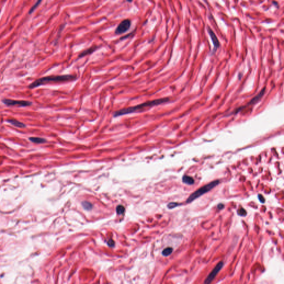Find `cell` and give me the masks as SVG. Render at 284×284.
<instances>
[{
    "mask_svg": "<svg viewBox=\"0 0 284 284\" xmlns=\"http://www.w3.org/2000/svg\"><path fill=\"white\" fill-rule=\"evenodd\" d=\"M169 101V98H163L156 99L152 101H149L146 102H144L141 104H138L137 105L130 107L128 108H124L123 109H120L115 111L113 113L114 117H117L121 115H128L133 113L142 112L148 109H149L154 106L158 105L160 104H163L168 102Z\"/></svg>",
    "mask_w": 284,
    "mask_h": 284,
    "instance_id": "cell-1",
    "label": "cell"
},
{
    "mask_svg": "<svg viewBox=\"0 0 284 284\" xmlns=\"http://www.w3.org/2000/svg\"><path fill=\"white\" fill-rule=\"evenodd\" d=\"M76 75H65L60 76H49L39 78L30 84L28 87L30 89L37 87L49 83H60V82H70L75 81L77 79Z\"/></svg>",
    "mask_w": 284,
    "mask_h": 284,
    "instance_id": "cell-2",
    "label": "cell"
},
{
    "mask_svg": "<svg viewBox=\"0 0 284 284\" xmlns=\"http://www.w3.org/2000/svg\"><path fill=\"white\" fill-rule=\"evenodd\" d=\"M220 183V181L218 180H215L212 182L209 183L208 184L205 186H203L198 189L197 191L193 193L186 200V203H191L194 200L197 199L198 198L202 196L204 194L208 193V191H210L212 189H213L214 188L218 185Z\"/></svg>",
    "mask_w": 284,
    "mask_h": 284,
    "instance_id": "cell-3",
    "label": "cell"
},
{
    "mask_svg": "<svg viewBox=\"0 0 284 284\" xmlns=\"http://www.w3.org/2000/svg\"><path fill=\"white\" fill-rule=\"evenodd\" d=\"M131 22L130 19H125L120 22L115 30V33L117 35H120L126 33L131 26Z\"/></svg>",
    "mask_w": 284,
    "mask_h": 284,
    "instance_id": "cell-4",
    "label": "cell"
},
{
    "mask_svg": "<svg viewBox=\"0 0 284 284\" xmlns=\"http://www.w3.org/2000/svg\"><path fill=\"white\" fill-rule=\"evenodd\" d=\"M2 102L8 106L18 105L20 107H27L32 105V102L26 101H17L10 99H4L2 100Z\"/></svg>",
    "mask_w": 284,
    "mask_h": 284,
    "instance_id": "cell-5",
    "label": "cell"
},
{
    "mask_svg": "<svg viewBox=\"0 0 284 284\" xmlns=\"http://www.w3.org/2000/svg\"><path fill=\"white\" fill-rule=\"evenodd\" d=\"M223 262H219L218 264L216 265V266L212 270V271L209 273L207 279H205L204 281V284H210L213 281L214 278H215L216 275L219 273L220 270L223 268Z\"/></svg>",
    "mask_w": 284,
    "mask_h": 284,
    "instance_id": "cell-6",
    "label": "cell"
},
{
    "mask_svg": "<svg viewBox=\"0 0 284 284\" xmlns=\"http://www.w3.org/2000/svg\"><path fill=\"white\" fill-rule=\"evenodd\" d=\"M99 48V46L93 45L92 46L88 48L87 49L83 50L79 54L78 57V58H83V57H84L86 56L91 55V54L93 53L94 52H95L96 50L98 49Z\"/></svg>",
    "mask_w": 284,
    "mask_h": 284,
    "instance_id": "cell-7",
    "label": "cell"
},
{
    "mask_svg": "<svg viewBox=\"0 0 284 284\" xmlns=\"http://www.w3.org/2000/svg\"><path fill=\"white\" fill-rule=\"evenodd\" d=\"M208 33L210 34V37L212 38V40L213 41L214 49L216 50L217 49H218L219 46H220V43H219L218 39L217 38V36L215 35V34L214 33V32H213L212 30L210 28L208 27Z\"/></svg>",
    "mask_w": 284,
    "mask_h": 284,
    "instance_id": "cell-8",
    "label": "cell"
},
{
    "mask_svg": "<svg viewBox=\"0 0 284 284\" xmlns=\"http://www.w3.org/2000/svg\"><path fill=\"white\" fill-rule=\"evenodd\" d=\"M265 92V87L262 90L260 91V93H259L255 97H254L253 98L251 99V101L249 102V103H248V105H251V104H254L257 103V102L262 98V96L264 94Z\"/></svg>",
    "mask_w": 284,
    "mask_h": 284,
    "instance_id": "cell-9",
    "label": "cell"
},
{
    "mask_svg": "<svg viewBox=\"0 0 284 284\" xmlns=\"http://www.w3.org/2000/svg\"><path fill=\"white\" fill-rule=\"evenodd\" d=\"M7 122L8 123H11L12 125L15 126V127H18V128H25L26 127V126L24 123H23L18 121V120H7Z\"/></svg>",
    "mask_w": 284,
    "mask_h": 284,
    "instance_id": "cell-10",
    "label": "cell"
},
{
    "mask_svg": "<svg viewBox=\"0 0 284 284\" xmlns=\"http://www.w3.org/2000/svg\"><path fill=\"white\" fill-rule=\"evenodd\" d=\"M182 181L184 183L188 185H193L194 183V179L189 176L188 175H184L183 176L182 178Z\"/></svg>",
    "mask_w": 284,
    "mask_h": 284,
    "instance_id": "cell-11",
    "label": "cell"
},
{
    "mask_svg": "<svg viewBox=\"0 0 284 284\" xmlns=\"http://www.w3.org/2000/svg\"><path fill=\"white\" fill-rule=\"evenodd\" d=\"M29 139L31 142L36 144H42L46 142V140L45 139L39 137H30Z\"/></svg>",
    "mask_w": 284,
    "mask_h": 284,
    "instance_id": "cell-12",
    "label": "cell"
},
{
    "mask_svg": "<svg viewBox=\"0 0 284 284\" xmlns=\"http://www.w3.org/2000/svg\"><path fill=\"white\" fill-rule=\"evenodd\" d=\"M173 251V249L172 247H167V248L164 249V250L162 251V255L164 257H168L172 253Z\"/></svg>",
    "mask_w": 284,
    "mask_h": 284,
    "instance_id": "cell-13",
    "label": "cell"
},
{
    "mask_svg": "<svg viewBox=\"0 0 284 284\" xmlns=\"http://www.w3.org/2000/svg\"><path fill=\"white\" fill-rule=\"evenodd\" d=\"M83 208H84L86 210H91L93 208V205L91 202H83L82 203Z\"/></svg>",
    "mask_w": 284,
    "mask_h": 284,
    "instance_id": "cell-14",
    "label": "cell"
},
{
    "mask_svg": "<svg viewBox=\"0 0 284 284\" xmlns=\"http://www.w3.org/2000/svg\"><path fill=\"white\" fill-rule=\"evenodd\" d=\"M116 211H117V214L121 215V214H123V213H124L125 208L123 205H120L117 206V207L116 208Z\"/></svg>",
    "mask_w": 284,
    "mask_h": 284,
    "instance_id": "cell-15",
    "label": "cell"
},
{
    "mask_svg": "<svg viewBox=\"0 0 284 284\" xmlns=\"http://www.w3.org/2000/svg\"><path fill=\"white\" fill-rule=\"evenodd\" d=\"M41 2H42L41 1H37V2H36V4H34V5L32 7H31V9H30V11H29L28 13H29L30 15V14H31V13L33 12V11H34V10H36V8H37V7H38V6L40 5V4L41 3Z\"/></svg>",
    "mask_w": 284,
    "mask_h": 284,
    "instance_id": "cell-16",
    "label": "cell"
},
{
    "mask_svg": "<svg viewBox=\"0 0 284 284\" xmlns=\"http://www.w3.org/2000/svg\"><path fill=\"white\" fill-rule=\"evenodd\" d=\"M238 214L240 216H241V217H244V216H246L247 213H246V210L244 209L240 208L238 210Z\"/></svg>",
    "mask_w": 284,
    "mask_h": 284,
    "instance_id": "cell-17",
    "label": "cell"
},
{
    "mask_svg": "<svg viewBox=\"0 0 284 284\" xmlns=\"http://www.w3.org/2000/svg\"><path fill=\"white\" fill-rule=\"evenodd\" d=\"M180 204L177 203V202H170L169 204H168V208H169V209H173V208H175L178 206H179Z\"/></svg>",
    "mask_w": 284,
    "mask_h": 284,
    "instance_id": "cell-18",
    "label": "cell"
},
{
    "mask_svg": "<svg viewBox=\"0 0 284 284\" xmlns=\"http://www.w3.org/2000/svg\"><path fill=\"white\" fill-rule=\"evenodd\" d=\"M107 244H108V245L109 247H114L115 245V241L113 240L112 239H110V240H109L108 241Z\"/></svg>",
    "mask_w": 284,
    "mask_h": 284,
    "instance_id": "cell-19",
    "label": "cell"
},
{
    "mask_svg": "<svg viewBox=\"0 0 284 284\" xmlns=\"http://www.w3.org/2000/svg\"><path fill=\"white\" fill-rule=\"evenodd\" d=\"M258 198H259V200H260V202H262V203L265 202V198H264V197L262 196V195H260V194L258 195Z\"/></svg>",
    "mask_w": 284,
    "mask_h": 284,
    "instance_id": "cell-20",
    "label": "cell"
},
{
    "mask_svg": "<svg viewBox=\"0 0 284 284\" xmlns=\"http://www.w3.org/2000/svg\"><path fill=\"white\" fill-rule=\"evenodd\" d=\"M134 32H135V30H134V31H133V32H132L131 33H129V34H127V35H126V36H123V37H121V38H120V39H125V38H128V37H129L130 36L129 35H131V34H132L133 33H134Z\"/></svg>",
    "mask_w": 284,
    "mask_h": 284,
    "instance_id": "cell-21",
    "label": "cell"
},
{
    "mask_svg": "<svg viewBox=\"0 0 284 284\" xmlns=\"http://www.w3.org/2000/svg\"><path fill=\"white\" fill-rule=\"evenodd\" d=\"M217 208L219 210H221L223 209L224 208V205L223 204H219V205H218L217 206Z\"/></svg>",
    "mask_w": 284,
    "mask_h": 284,
    "instance_id": "cell-22",
    "label": "cell"
}]
</instances>
